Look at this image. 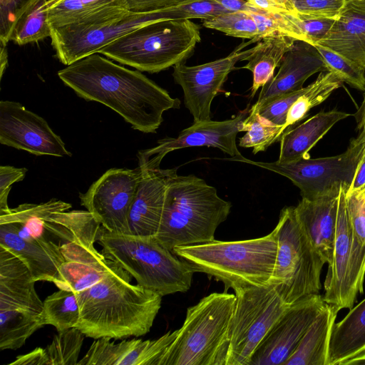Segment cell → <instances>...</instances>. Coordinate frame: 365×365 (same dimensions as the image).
Here are the masks:
<instances>
[{
    "mask_svg": "<svg viewBox=\"0 0 365 365\" xmlns=\"http://www.w3.org/2000/svg\"><path fill=\"white\" fill-rule=\"evenodd\" d=\"M252 43V39L243 42L228 56L206 63L189 66L181 63L173 66V77L183 91L184 105L192 115L193 122L211 120L214 98L229 73L237 68L235 64L251 53L253 47L245 51L243 48Z\"/></svg>",
    "mask_w": 365,
    "mask_h": 365,
    "instance_id": "cell-14",
    "label": "cell"
},
{
    "mask_svg": "<svg viewBox=\"0 0 365 365\" xmlns=\"http://www.w3.org/2000/svg\"><path fill=\"white\" fill-rule=\"evenodd\" d=\"M202 25L238 38L252 39L258 35L254 19L245 11L229 12L205 19Z\"/></svg>",
    "mask_w": 365,
    "mask_h": 365,
    "instance_id": "cell-38",
    "label": "cell"
},
{
    "mask_svg": "<svg viewBox=\"0 0 365 365\" xmlns=\"http://www.w3.org/2000/svg\"><path fill=\"white\" fill-rule=\"evenodd\" d=\"M350 116L344 111H321L294 128L286 130L279 142V163H287L309 158V150L339 121Z\"/></svg>",
    "mask_w": 365,
    "mask_h": 365,
    "instance_id": "cell-25",
    "label": "cell"
},
{
    "mask_svg": "<svg viewBox=\"0 0 365 365\" xmlns=\"http://www.w3.org/2000/svg\"><path fill=\"white\" fill-rule=\"evenodd\" d=\"M295 41L293 38L284 36L264 38L253 47L251 53L244 58L247 63L241 68L248 69L252 73L251 98L274 76L276 68L280 66L284 54Z\"/></svg>",
    "mask_w": 365,
    "mask_h": 365,
    "instance_id": "cell-28",
    "label": "cell"
},
{
    "mask_svg": "<svg viewBox=\"0 0 365 365\" xmlns=\"http://www.w3.org/2000/svg\"><path fill=\"white\" fill-rule=\"evenodd\" d=\"M339 195L314 200L302 198L295 207L302 227L315 250L328 264L333 253Z\"/></svg>",
    "mask_w": 365,
    "mask_h": 365,
    "instance_id": "cell-24",
    "label": "cell"
},
{
    "mask_svg": "<svg viewBox=\"0 0 365 365\" xmlns=\"http://www.w3.org/2000/svg\"><path fill=\"white\" fill-rule=\"evenodd\" d=\"M140 168H111L95 181L81 204L110 232L129 234L128 215L135 197Z\"/></svg>",
    "mask_w": 365,
    "mask_h": 365,
    "instance_id": "cell-13",
    "label": "cell"
},
{
    "mask_svg": "<svg viewBox=\"0 0 365 365\" xmlns=\"http://www.w3.org/2000/svg\"><path fill=\"white\" fill-rule=\"evenodd\" d=\"M230 12L245 11L251 9L247 0H214Z\"/></svg>",
    "mask_w": 365,
    "mask_h": 365,
    "instance_id": "cell-49",
    "label": "cell"
},
{
    "mask_svg": "<svg viewBox=\"0 0 365 365\" xmlns=\"http://www.w3.org/2000/svg\"><path fill=\"white\" fill-rule=\"evenodd\" d=\"M28 170L10 165L0 167V210L8 209L7 199L14 182L24 180Z\"/></svg>",
    "mask_w": 365,
    "mask_h": 365,
    "instance_id": "cell-44",
    "label": "cell"
},
{
    "mask_svg": "<svg viewBox=\"0 0 365 365\" xmlns=\"http://www.w3.org/2000/svg\"><path fill=\"white\" fill-rule=\"evenodd\" d=\"M365 352V299L334 323L329 345V365H342Z\"/></svg>",
    "mask_w": 365,
    "mask_h": 365,
    "instance_id": "cell-27",
    "label": "cell"
},
{
    "mask_svg": "<svg viewBox=\"0 0 365 365\" xmlns=\"http://www.w3.org/2000/svg\"><path fill=\"white\" fill-rule=\"evenodd\" d=\"M84 336L76 327L58 332L45 348L50 365H77Z\"/></svg>",
    "mask_w": 365,
    "mask_h": 365,
    "instance_id": "cell-37",
    "label": "cell"
},
{
    "mask_svg": "<svg viewBox=\"0 0 365 365\" xmlns=\"http://www.w3.org/2000/svg\"><path fill=\"white\" fill-rule=\"evenodd\" d=\"M345 202L353 234L365 246V187L346 191Z\"/></svg>",
    "mask_w": 365,
    "mask_h": 365,
    "instance_id": "cell-42",
    "label": "cell"
},
{
    "mask_svg": "<svg viewBox=\"0 0 365 365\" xmlns=\"http://www.w3.org/2000/svg\"><path fill=\"white\" fill-rule=\"evenodd\" d=\"M240 131L246 133L240 138L239 145L252 148V153L265 151L271 145L279 141L281 128L261 116L256 110L250 108L245 120L239 125Z\"/></svg>",
    "mask_w": 365,
    "mask_h": 365,
    "instance_id": "cell-36",
    "label": "cell"
},
{
    "mask_svg": "<svg viewBox=\"0 0 365 365\" xmlns=\"http://www.w3.org/2000/svg\"><path fill=\"white\" fill-rule=\"evenodd\" d=\"M36 0H0V41L8 43L19 18Z\"/></svg>",
    "mask_w": 365,
    "mask_h": 365,
    "instance_id": "cell-43",
    "label": "cell"
},
{
    "mask_svg": "<svg viewBox=\"0 0 365 365\" xmlns=\"http://www.w3.org/2000/svg\"><path fill=\"white\" fill-rule=\"evenodd\" d=\"M118 266L108 258L99 264L65 262L60 267L59 280L56 286L61 289L79 292L99 282Z\"/></svg>",
    "mask_w": 365,
    "mask_h": 365,
    "instance_id": "cell-33",
    "label": "cell"
},
{
    "mask_svg": "<svg viewBox=\"0 0 365 365\" xmlns=\"http://www.w3.org/2000/svg\"><path fill=\"white\" fill-rule=\"evenodd\" d=\"M9 365H50L45 348L36 347L31 351L18 356Z\"/></svg>",
    "mask_w": 365,
    "mask_h": 365,
    "instance_id": "cell-47",
    "label": "cell"
},
{
    "mask_svg": "<svg viewBox=\"0 0 365 365\" xmlns=\"http://www.w3.org/2000/svg\"><path fill=\"white\" fill-rule=\"evenodd\" d=\"M58 76L81 98L103 104L133 129L155 133L163 113L178 109L180 101L140 71L120 66L96 53L58 71Z\"/></svg>",
    "mask_w": 365,
    "mask_h": 365,
    "instance_id": "cell-1",
    "label": "cell"
},
{
    "mask_svg": "<svg viewBox=\"0 0 365 365\" xmlns=\"http://www.w3.org/2000/svg\"><path fill=\"white\" fill-rule=\"evenodd\" d=\"M6 43L3 41H0V77L2 78L4 71L8 65V55L6 50Z\"/></svg>",
    "mask_w": 365,
    "mask_h": 365,
    "instance_id": "cell-51",
    "label": "cell"
},
{
    "mask_svg": "<svg viewBox=\"0 0 365 365\" xmlns=\"http://www.w3.org/2000/svg\"><path fill=\"white\" fill-rule=\"evenodd\" d=\"M118 8L127 9L123 0H48L47 3L51 29L74 24Z\"/></svg>",
    "mask_w": 365,
    "mask_h": 365,
    "instance_id": "cell-29",
    "label": "cell"
},
{
    "mask_svg": "<svg viewBox=\"0 0 365 365\" xmlns=\"http://www.w3.org/2000/svg\"><path fill=\"white\" fill-rule=\"evenodd\" d=\"M326 303L316 294L290 304L258 345L248 365H284Z\"/></svg>",
    "mask_w": 365,
    "mask_h": 365,
    "instance_id": "cell-16",
    "label": "cell"
},
{
    "mask_svg": "<svg viewBox=\"0 0 365 365\" xmlns=\"http://www.w3.org/2000/svg\"><path fill=\"white\" fill-rule=\"evenodd\" d=\"M365 71V0H347L325 36L317 42Z\"/></svg>",
    "mask_w": 365,
    "mask_h": 365,
    "instance_id": "cell-23",
    "label": "cell"
},
{
    "mask_svg": "<svg viewBox=\"0 0 365 365\" xmlns=\"http://www.w3.org/2000/svg\"><path fill=\"white\" fill-rule=\"evenodd\" d=\"M365 187V148L356 167L351 184L346 191H353Z\"/></svg>",
    "mask_w": 365,
    "mask_h": 365,
    "instance_id": "cell-48",
    "label": "cell"
},
{
    "mask_svg": "<svg viewBox=\"0 0 365 365\" xmlns=\"http://www.w3.org/2000/svg\"><path fill=\"white\" fill-rule=\"evenodd\" d=\"M44 325L42 316L22 310H0V349H19Z\"/></svg>",
    "mask_w": 365,
    "mask_h": 365,
    "instance_id": "cell-30",
    "label": "cell"
},
{
    "mask_svg": "<svg viewBox=\"0 0 365 365\" xmlns=\"http://www.w3.org/2000/svg\"><path fill=\"white\" fill-rule=\"evenodd\" d=\"M342 83L343 82L333 73L321 72L317 78L307 86L306 91L289 108L286 122L282 128V134L307 117L312 108L324 102Z\"/></svg>",
    "mask_w": 365,
    "mask_h": 365,
    "instance_id": "cell-31",
    "label": "cell"
},
{
    "mask_svg": "<svg viewBox=\"0 0 365 365\" xmlns=\"http://www.w3.org/2000/svg\"><path fill=\"white\" fill-rule=\"evenodd\" d=\"M277 251L269 284L288 305L322 289L321 272L326 263L315 250L297 218L295 207H284L274 227Z\"/></svg>",
    "mask_w": 365,
    "mask_h": 365,
    "instance_id": "cell-8",
    "label": "cell"
},
{
    "mask_svg": "<svg viewBox=\"0 0 365 365\" xmlns=\"http://www.w3.org/2000/svg\"><path fill=\"white\" fill-rule=\"evenodd\" d=\"M346 190L345 187L340 188L333 253L323 297L340 310L354 307L357 294L364 292L365 277V246L353 234L346 208Z\"/></svg>",
    "mask_w": 365,
    "mask_h": 365,
    "instance_id": "cell-12",
    "label": "cell"
},
{
    "mask_svg": "<svg viewBox=\"0 0 365 365\" xmlns=\"http://www.w3.org/2000/svg\"><path fill=\"white\" fill-rule=\"evenodd\" d=\"M365 148V128L350 141L341 154L319 158H302L292 163L258 162L243 155L227 160L245 163L266 169L290 180L303 199L314 200L338 195L341 187L349 188Z\"/></svg>",
    "mask_w": 365,
    "mask_h": 365,
    "instance_id": "cell-9",
    "label": "cell"
},
{
    "mask_svg": "<svg viewBox=\"0 0 365 365\" xmlns=\"http://www.w3.org/2000/svg\"><path fill=\"white\" fill-rule=\"evenodd\" d=\"M97 242L103 255L117 262L138 284L162 297L185 292L195 271L155 238L112 232L101 226Z\"/></svg>",
    "mask_w": 365,
    "mask_h": 365,
    "instance_id": "cell-5",
    "label": "cell"
},
{
    "mask_svg": "<svg viewBox=\"0 0 365 365\" xmlns=\"http://www.w3.org/2000/svg\"><path fill=\"white\" fill-rule=\"evenodd\" d=\"M234 292L226 365H248L258 345L289 305L270 284Z\"/></svg>",
    "mask_w": 365,
    "mask_h": 365,
    "instance_id": "cell-11",
    "label": "cell"
},
{
    "mask_svg": "<svg viewBox=\"0 0 365 365\" xmlns=\"http://www.w3.org/2000/svg\"><path fill=\"white\" fill-rule=\"evenodd\" d=\"M249 113V108L235 117L222 121L205 120L193 122L182 130L178 137H167L158 141L153 148L166 155L168 153L189 147H212L220 149L231 157L242 155L236 143L239 125Z\"/></svg>",
    "mask_w": 365,
    "mask_h": 365,
    "instance_id": "cell-21",
    "label": "cell"
},
{
    "mask_svg": "<svg viewBox=\"0 0 365 365\" xmlns=\"http://www.w3.org/2000/svg\"><path fill=\"white\" fill-rule=\"evenodd\" d=\"M323 71L327 69L316 46L296 40L284 54L277 74L261 88L252 108H258L279 96L303 88L310 76Z\"/></svg>",
    "mask_w": 365,
    "mask_h": 365,
    "instance_id": "cell-20",
    "label": "cell"
},
{
    "mask_svg": "<svg viewBox=\"0 0 365 365\" xmlns=\"http://www.w3.org/2000/svg\"><path fill=\"white\" fill-rule=\"evenodd\" d=\"M235 294L211 293L187 309L160 365H226Z\"/></svg>",
    "mask_w": 365,
    "mask_h": 365,
    "instance_id": "cell-6",
    "label": "cell"
},
{
    "mask_svg": "<svg viewBox=\"0 0 365 365\" xmlns=\"http://www.w3.org/2000/svg\"><path fill=\"white\" fill-rule=\"evenodd\" d=\"M0 143L36 155L71 156L46 120L16 101H0Z\"/></svg>",
    "mask_w": 365,
    "mask_h": 365,
    "instance_id": "cell-17",
    "label": "cell"
},
{
    "mask_svg": "<svg viewBox=\"0 0 365 365\" xmlns=\"http://www.w3.org/2000/svg\"><path fill=\"white\" fill-rule=\"evenodd\" d=\"M163 20V9L138 13L118 8L53 28L50 37L57 58L68 66L98 53L106 46L141 26Z\"/></svg>",
    "mask_w": 365,
    "mask_h": 365,
    "instance_id": "cell-10",
    "label": "cell"
},
{
    "mask_svg": "<svg viewBox=\"0 0 365 365\" xmlns=\"http://www.w3.org/2000/svg\"></svg>",
    "mask_w": 365,
    "mask_h": 365,
    "instance_id": "cell-53",
    "label": "cell"
},
{
    "mask_svg": "<svg viewBox=\"0 0 365 365\" xmlns=\"http://www.w3.org/2000/svg\"><path fill=\"white\" fill-rule=\"evenodd\" d=\"M255 7L272 12L295 14L292 0H247Z\"/></svg>",
    "mask_w": 365,
    "mask_h": 365,
    "instance_id": "cell-46",
    "label": "cell"
},
{
    "mask_svg": "<svg viewBox=\"0 0 365 365\" xmlns=\"http://www.w3.org/2000/svg\"><path fill=\"white\" fill-rule=\"evenodd\" d=\"M118 266L93 286L76 292L80 308L76 328L94 339H121L148 333L160 309L162 296L130 284Z\"/></svg>",
    "mask_w": 365,
    "mask_h": 365,
    "instance_id": "cell-2",
    "label": "cell"
},
{
    "mask_svg": "<svg viewBox=\"0 0 365 365\" xmlns=\"http://www.w3.org/2000/svg\"><path fill=\"white\" fill-rule=\"evenodd\" d=\"M356 123L357 128L362 130L365 128V91H364L363 100L361 106L358 108L357 111L354 114Z\"/></svg>",
    "mask_w": 365,
    "mask_h": 365,
    "instance_id": "cell-50",
    "label": "cell"
},
{
    "mask_svg": "<svg viewBox=\"0 0 365 365\" xmlns=\"http://www.w3.org/2000/svg\"><path fill=\"white\" fill-rule=\"evenodd\" d=\"M0 246L26 265L35 282L58 283L60 267L66 259L58 245L45 235H33L20 223H3L0 224Z\"/></svg>",
    "mask_w": 365,
    "mask_h": 365,
    "instance_id": "cell-18",
    "label": "cell"
},
{
    "mask_svg": "<svg viewBox=\"0 0 365 365\" xmlns=\"http://www.w3.org/2000/svg\"><path fill=\"white\" fill-rule=\"evenodd\" d=\"M48 0H36L19 18L9 41L22 46L50 37L52 29L48 19Z\"/></svg>",
    "mask_w": 365,
    "mask_h": 365,
    "instance_id": "cell-34",
    "label": "cell"
},
{
    "mask_svg": "<svg viewBox=\"0 0 365 365\" xmlns=\"http://www.w3.org/2000/svg\"><path fill=\"white\" fill-rule=\"evenodd\" d=\"M306 89L307 86L299 91L279 96L267 101L258 108L251 107L250 108L256 110L261 116L274 125L280 127L282 132L289 108Z\"/></svg>",
    "mask_w": 365,
    "mask_h": 365,
    "instance_id": "cell-41",
    "label": "cell"
},
{
    "mask_svg": "<svg viewBox=\"0 0 365 365\" xmlns=\"http://www.w3.org/2000/svg\"><path fill=\"white\" fill-rule=\"evenodd\" d=\"M342 365H365V352L346 361Z\"/></svg>",
    "mask_w": 365,
    "mask_h": 365,
    "instance_id": "cell-52",
    "label": "cell"
},
{
    "mask_svg": "<svg viewBox=\"0 0 365 365\" xmlns=\"http://www.w3.org/2000/svg\"><path fill=\"white\" fill-rule=\"evenodd\" d=\"M165 155L153 148L138 153L140 176L129 215V234L155 237L161 221L165 192L177 168L162 169Z\"/></svg>",
    "mask_w": 365,
    "mask_h": 365,
    "instance_id": "cell-15",
    "label": "cell"
},
{
    "mask_svg": "<svg viewBox=\"0 0 365 365\" xmlns=\"http://www.w3.org/2000/svg\"><path fill=\"white\" fill-rule=\"evenodd\" d=\"M297 15L336 19L347 0H292Z\"/></svg>",
    "mask_w": 365,
    "mask_h": 365,
    "instance_id": "cell-40",
    "label": "cell"
},
{
    "mask_svg": "<svg viewBox=\"0 0 365 365\" xmlns=\"http://www.w3.org/2000/svg\"><path fill=\"white\" fill-rule=\"evenodd\" d=\"M200 39L199 26L190 19L163 20L141 26L98 53L153 73L184 63Z\"/></svg>",
    "mask_w": 365,
    "mask_h": 365,
    "instance_id": "cell-7",
    "label": "cell"
},
{
    "mask_svg": "<svg viewBox=\"0 0 365 365\" xmlns=\"http://www.w3.org/2000/svg\"><path fill=\"white\" fill-rule=\"evenodd\" d=\"M322 56L327 71L333 73L343 83L365 91V71L344 56L320 45H315Z\"/></svg>",
    "mask_w": 365,
    "mask_h": 365,
    "instance_id": "cell-39",
    "label": "cell"
},
{
    "mask_svg": "<svg viewBox=\"0 0 365 365\" xmlns=\"http://www.w3.org/2000/svg\"><path fill=\"white\" fill-rule=\"evenodd\" d=\"M26 265L0 246V310H22L43 316V302Z\"/></svg>",
    "mask_w": 365,
    "mask_h": 365,
    "instance_id": "cell-22",
    "label": "cell"
},
{
    "mask_svg": "<svg viewBox=\"0 0 365 365\" xmlns=\"http://www.w3.org/2000/svg\"><path fill=\"white\" fill-rule=\"evenodd\" d=\"M190 0H123L128 10L146 13L178 6Z\"/></svg>",
    "mask_w": 365,
    "mask_h": 365,
    "instance_id": "cell-45",
    "label": "cell"
},
{
    "mask_svg": "<svg viewBox=\"0 0 365 365\" xmlns=\"http://www.w3.org/2000/svg\"><path fill=\"white\" fill-rule=\"evenodd\" d=\"M339 310L326 303L284 365H329L330 335Z\"/></svg>",
    "mask_w": 365,
    "mask_h": 365,
    "instance_id": "cell-26",
    "label": "cell"
},
{
    "mask_svg": "<svg viewBox=\"0 0 365 365\" xmlns=\"http://www.w3.org/2000/svg\"><path fill=\"white\" fill-rule=\"evenodd\" d=\"M45 324L53 326L58 332L76 327L80 318V308L73 291L61 289L43 301Z\"/></svg>",
    "mask_w": 365,
    "mask_h": 365,
    "instance_id": "cell-35",
    "label": "cell"
},
{
    "mask_svg": "<svg viewBox=\"0 0 365 365\" xmlns=\"http://www.w3.org/2000/svg\"><path fill=\"white\" fill-rule=\"evenodd\" d=\"M178 329L168 331L158 339H132L118 343L109 338L96 339L78 365H160Z\"/></svg>",
    "mask_w": 365,
    "mask_h": 365,
    "instance_id": "cell-19",
    "label": "cell"
},
{
    "mask_svg": "<svg viewBox=\"0 0 365 365\" xmlns=\"http://www.w3.org/2000/svg\"><path fill=\"white\" fill-rule=\"evenodd\" d=\"M231 207L203 179L175 173L168 184L155 238L172 252L176 247L210 242Z\"/></svg>",
    "mask_w": 365,
    "mask_h": 365,
    "instance_id": "cell-3",
    "label": "cell"
},
{
    "mask_svg": "<svg viewBox=\"0 0 365 365\" xmlns=\"http://www.w3.org/2000/svg\"><path fill=\"white\" fill-rule=\"evenodd\" d=\"M247 12L254 19L258 35L252 38L258 42L264 38L284 36L307 42L303 19L299 16L288 13L272 12L251 6Z\"/></svg>",
    "mask_w": 365,
    "mask_h": 365,
    "instance_id": "cell-32",
    "label": "cell"
},
{
    "mask_svg": "<svg viewBox=\"0 0 365 365\" xmlns=\"http://www.w3.org/2000/svg\"><path fill=\"white\" fill-rule=\"evenodd\" d=\"M277 251L275 230L255 239L210 242L176 247L173 252L195 272L222 282L225 291L269 285Z\"/></svg>",
    "mask_w": 365,
    "mask_h": 365,
    "instance_id": "cell-4",
    "label": "cell"
}]
</instances>
